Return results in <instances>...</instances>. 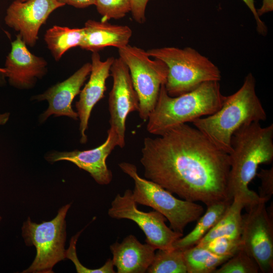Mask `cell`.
Returning <instances> with one entry per match:
<instances>
[{"mask_svg": "<svg viewBox=\"0 0 273 273\" xmlns=\"http://www.w3.org/2000/svg\"><path fill=\"white\" fill-rule=\"evenodd\" d=\"M132 196L127 189L123 194H118L111 203L108 215L114 219H127L134 222L146 236V243L156 249H173V243L183 236L167 226L166 218L156 210L144 212L138 208Z\"/></svg>", "mask_w": 273, "mask_h": 273, "instance_id": "cell-9", "label": "cell"}, {"mask_svg": "<svg viewBox=\"0 0 273 273\" xmlns=\"http://www.w3.org/2000/svg\"><path fill=\"white\" fill-rule=\"evenodd\" d=\"M61 207L51 220L37 223L28 217L22 226V236L27 246H34L36 253L31 265L22 273H53L54 266L66 258V216L71 207Z\"/></svg>", "mask_w": 273, "mask_h": 273, "instance_id": "cell-7", "label": "cell"}, {"mask_svg": "<svg viewBox=\"0 0 273 273\" xmlns=\"http://www.w3.org/2000/svg\"><path fill=\"white\" fill-rule=\"evenodd\" d=\"M113 57L102 61L98 52H93L89 78L79 93V100L75 103L79 119L80 142L87 141L85 131L88 128L89 118L95 105L104 96L107 79L110 75V69L114 61Z\"/></svg>", "mask_w": 273, "mask_h": 273, "instance_id": "cell-16", "label": "cell"}, {"mask_svg": "<svg viewBox=\"0 0 273 273\" xmlns=\"http://www.w3.org/2000/svg\"><path fill=\"white\" fill-rule=\"evenodd\" d=\"M118 50L138 96L139 116L146 121L156 104L161 86L166 81L167 67L162 61L151 59L147 51L139 47L128 44Z\"/></svg>", "mask_w": 273, "mask_h": 273, "instance_id": "cell-8", "label": "cell"}, {"mask_svg": "<svg viewBox=\"0 0 273 273\" xmlns=\"http://www.w3.org/2000/svg\"><path fill=\"white\" fill-rule=\"evenodd\" d=\"M6 73V70L4 68H0V74L5 76Z\"/></svg>", "mask_w": 273, "mask_h": 273, "instance_id": "cell-34", "label": "cell"}, {"mask_svg": "<svg viewBox=\"0 0 273 273\" xmlns=\"http://www.w3.org/2000/svg\"><path fill=\"white\" fill-rule=\"evenodd\" d=\"M273 10V0H263L261 7L256 9L258 15L260 17L265 13Z\"/></svg>", "mask_w": 273, "mask_h": 273, "instance_id": "cell-32", "label": "cell"}, {"mask_svg": "<svg viewBox=\"0 0 273 273\" xmlns=\"http://www.w3.org/2000/svg\"><path fill=\"white\" fill-rule=\"evenodd\" d=\"M225 98L219 81H208L176 97L167 94L163 84L156 104L147 119L149 133L158 135L176 126L211 115L222 106Z\"/></svg>", "mask_w": 273, "mask_h": 273, "instance_id": "cell-4", "label": "cell"}, {"mask_svg": "<svg viewBox=\"0 0 273 273\" xmlns=\"http://www.w3.org/2000/svg\"><path fill=\"white\" fill-rule=\"evenodd\" d=\"M231 149L229 193L232 199H241L246 208L263 200L248 186L259 165L273 160V124L262 127L260 122H254L242 126L232 135Z\"/></svg>", "mask_w": 273, "mask_h": 273, "instance_id": "cell-2", "label": "cell"}, {"mask_svg": "<svg viewBox=\"0 0 273 273\" xmlns=\"http://www.w3.org/2000/svg\"><path fill=\"white\" fill-rule=\"evenodd\" d=\"M91 67L90 63H86L64 81L54 85L41 94L32 97L33 100H47L49 103L48 108L40 115L41 122L52 115L78 119V114L73 109L72 103L74 98L79 94L90 73Z\"/></svg>", "mask_w": 273, "mask_h": 273, "instance_id": "cell-15", "label": "cell"}, {"mask_svg": "<svg viewBox=\"0 0 273 273\" xmlns=\"http://www.w3.org/2000/svg\"><path fill=\"white\" fill-rule=\"evenodd\" d=\"M256 175L261 180L258 195L267 202L273 194V167L267 169L261 168Z\"/></svg>", "mask_w": 273, "mask_h": 273, "instance_id": "cell-28", "label": "cell"}, {"mask_svg": "<svg viewBox=\"0 0 273 273\" xmlns=\"http://www.w3.org/2000/svg\"><path fill=\"white\" fill-rule=\"evenodd\" d=\"M245 207V204L241 199L233 198L222 216L197 245H203L221 237L240 239L243 220L241 212Z\"/></svg>", "mask_w": 273, "mask_h": 273, "instance_id": "cell-19", "label": "cell"}, {"mask_svg": "<svg viewBox=\"0 0 273 273\" xmlns=\"http://www.w3.org/2000/svg\"><path fill=\"white\" fill-rule=\"evenodd\" d=\"M197 245L203 246L219 256H232L241 249V242L240 239L221 237Z\"/></svg>", "mask_w": 273, "mask_h": 273, "instance_id": "cell-27", "label": "cell"}, {"mask_svg": "<svg viewBox=\"0 0 273 273\" xmlns=\"http://www.w3.org/2000/svg\"><path fill=\"white\" fill-rule=\"evenodd\" d=\"M261 200L246 208L242 215L241 249L257 262L260 272L273 271L272 219L267 211L265 203Z\"/></svg>", "mask_w": 273, "mask_h": 273, "instance_id": "cell-10", "label": "cell"}, {"mask_svg": "<svg viewBox=\"0 0 273 273\" xmlns=\"http://www.w3.org/2000/svg\"><path fill=\"white\" fill-rule=\"evenodd\" d=\"M65 5L72 6L77 8H84L91 5H95L96 0H57Z\"/></svg>", "mask_w": 273, "mask_h": 273, "instance_id": "cell-31", "label": "cell"}, {"mask_svg": "<svg viewBox=\"0 0 273 273\" xmlns=\"http://www.w3.org/2000/svg\"><path fill=\"white\" fill-rule=\"evenodd\" d=\"M64 6L57 0H15L7 9L5 23L19 32L27 46L33 47L50 14Z\"/></svg>", "mask_w": 273, "mask_h": 273, "instance_id": "cell-12", "label": "cell"}, {"mask_svg": "<svg viewBox=\"0 0 273 273\" xmlns=\"http://www.w3.org/2000/svg\"><path fill=\"white\" fill-rule=\"evenodd\" d=\"M118 145L116 134L109 128L105 142L95 148L84 151H53L47 153L45 158L50 163L59 161L71 162L88 172L98 184L107 185L111 182L113 174L107 165L106 160Z\"/></svg>", "mask_w": 273, "mask_h": 273, "instance_id": "cell-13", "label": "cell"}, {"mask_svg": "<svg viewBox=\"0 0 273 273\" xmlns=\"http://www.w3.org/2000/svg\"><path fill=\"white\" fill-rule=\"evenodd\" d=\"M118 166L133 180L132 196L135 202L161 213L169 221L173 231L183 234L188 224L197 220L203 214L204 208L201 205L178 199L157 184L140 176L133 164L122 162Z\"/></svg>", "mask_w": 273, "mask_h": 273, "instance_id": "cell-6", "label": "cell"}, {"mask_svg": "<svg viewBox=\"0 0 273 273\" xmlns=\"http://www.w3.org/2000/svg\"><path fill=\"white\" fill-rule=\"evenodd\" d=\"M113 85L108 99L110 129L116 134L118 146L125 145L126 120L129 114L139 111V100L128 69L120 58H114L110 69Z\"/></svg>", "mask_w": 273, "mask_h": 273, "instance_id": "cell-11", "label": "cell"}, {"mask_svg": "<svg viewBox=\"0 0 273 273\" xmlns=\"http://www.w3.org/2000/svg\"><path fill=\"white\" fill-rule=\"evenodd\" d=\"M21 1H26L27 0H21Z\"/></svg>", "mask_w": 273, "mask_h": 273, "instance_id": "cell-36", "label": "cell"}, {"mask_svg": "<svg viewBox=\"0 0 273 273\" xmlns=\"http://www.w3.org/2000/svg\"><path fill=\"white\" fill-rule=\"evenodd\" d=\"M147 52L150 57L166 65L168 73L165 87L171 97L191 92L204 82L221 79L218 67L191 47H166L150 49Z\"/></svg>", "mask_w": 273, "mask_h": 273, "instance_id": "cell-5", "label": "cell"}, {"mask_svg": "<svg viewBox=\"0 0 273 273\" xmlns=\"http://www.w3.org/2000/svg\"><path fill=\"white\" fill-rule=\"evenodd\" d=\"M232 202L217 203L207 207L206 212L199 218L194 229L177 239L173 243V248L183 250L196 245L218 221Z\"/></svg>", "mask_w": 273, "mask_h": 273, "instance_id": "cell-20", "label": "cell"}, {"mask_svg": "<svg viewBox=\"0 0 273 273\" xmlns=\"http://www.w3.org/2000/svg\"><path fill=\"white\" fill-rule=\"evenodd\" d=\"M266 118L256 92L255 77L249 73L236 92L225 96L218 110L192 123L215 145L229 154L232 150V137L236 130L252 122L265 121Z\"/></svg>", "mask_w": 273, "mask_h": 273, "instance_id": "cell-3", "label": "cell"}, {"mask_svg": "<svg viewBox=\"0 0 273 273\" xmlns=\"http://www.w3.org/2000/svg\"><path fill=\"white\" fill-rule=\"evenodd\" d=\"M140 162L144 176L171 193L207 207L232 201L229 154L187 123L144 139Z\"/></svg>", "mask_w": 273, "mask_h": 273, "instance_id": "cell-1", "label": "cell"}, {"mask_svg": "<svg viewBox=\"0 0 273 273\" xmlns=\"http://www.w3.org/2000/svg\"><path fill=\"white\" fill-rule=\"evenodd\" d=\"M95 5L104 22L121 19L131 11L130 0H96Z\"/></svg>", "mask_w": 273, "mask_h": 273, "instance_id": "cell-25", "label": "cell"}, {"mask_svg": "<svg viewBox=\"0 0 273 273\" xmlns=\"http://www.w3.org/2000/svg\"><path fill=\"white\" fill-rule=\"evenodd\" d=\"M149 0H130L131 13L133 18L139 23L145 22L146 9Z\"/></svg>", "mask_w": 273, "mask_h": 273, "instance_id": "cell-29", "label": "cell"}, {"mask_svg": "<svg viewBox=\"0 0 273 273\" xmlns=\"http://www.w3.org/2000/svg\"><path fill=\"white\" fill-rule=\"evenodd\" d=\"M147 272L149 273H187L183 251L157 249Z\"/></svg>", "mask_w": 273, "mask_h": 273, "instance_id": "cell-23", "label": "cell"}, {"mask_svg": "<svg viewBox=\"0 0 273 273\" xmlns=\"http://www.w3.org/2000/svg\"><path fill=\"white\" fill-rule=\"evenodd\" d=\"M10 115V114L9 112L0 114V125H4L8 122Z\"/></svg>", "mask_w": 273, "mask_h": 273, "instance_id": "cell-33", "label": "cell"}, {"mask_svg": "<svg viewBox=\"0 0 273 273\" xmlns=\"http://www.w3.org/2000/svg\"><path fill=\"white\" fill-rule=\"evenodd\" d=\"M82 230L78 232L73 236L70 240V245L66 252V258L71 260L74 263L76 272L78 273H114L116 272L114 269V265L112 259L109 258L105 264L98 268H89L80 263L78 259L76 244L79 236Z\"/></svg>", "mask_w": 273, "mask_h": 273, "instance_id": "cell-26", "label": "cell"}, {"mask_svg": "<svg viewBox=\"0 0 273 273\" xmlns=\"http://www.w3.org/2000/svg\"><path fill=\"white\" fill-rule=\"evenodd\" d=\"M110 249L117 273L146 272L157 250L147 243H141L133 235L127 236L121 243L115 242Z\"/></svg>", "mask_w": 273, "mask_h": 273, "instance_id": "cell-17", "label": "cell"}, {"mask_svg": "<svg viewBox=\"0 0 273 273\" xmlns=\"http://www.w3.org/2000/svg\"><path fill=\"white\" fill-rule=\"evenodd\" d=\"M48 63L42 57L32 54L18 34L11 43V50L6 57L5 76L12 86L19 89L34 86L37 80L47 72Z\"/></svg>", "mask_w": 273, "mask_h": 273, "instance_id": "cell-14", "label": "cell"}, {"mask_svg": "<svg viewBox=\"0 0 273 273\" xmlns=\"http://www.w3.org/2000/svg\"><path fill=\"white\" fill-rule=\"evenodd\" d=\"M182 251L187 273H213L232 257L216 255L205 247L197 245Z\"/></svg>", "mask_w": 273, "mask_h": 273, "instance_id": "cell-22", "label": "cell"}, {"mask_svg": "<svg viewBox=\"0 0 273 273\" xmlns=\"http://www.w3.org/2000/svg\"><path fill=\"white\" fill-rule=\"evenodd\" d=\"M79 47L92 52L108 47L119 49L128 44L132 31L126 25H113L104 21L88 20L84 24Z\"/></svg>", "mask_w": 273, "mask_h": 273, "instance_id": "cell-18", "label": "cell"}, {"mask_svg": "<svg viewBox=\"0 0 273 273\" xmlns=\"http://www.w3.org/2000/svg\"><path fill=\"white\" fill-rule=\"evenodd\" d=\"M83 35V28L54 25L46 31L44 39L54 59L58 61L68 50L79 47Z\"/></svg>", "mask_w": 273, "mask_h": 273, "instance_id": "cell-21", "label": "cell"}, {"mask_svg": "<svg viewBox=\"0 0 273 273\" xmlns=\"http://www.w3.org/2000/svg\"><path fill=\"white\" fill-rule=\"evenodd\" d=\"M260 272L256 261L243 250L222 263L213 273H258Z\"/></svg>", "mask_w": 273, "mask_h": 273, "instance_id": "cell-24", "label": "cell"}, {"mask_svg": "<svg viewBox=\"0 0 273 273\" xmlns=\"http://www.w3.org/2000/svg\"><path fill=\"white\" fill-rule=\"evenodd\" d=\"M250 10L252 13L257 25V30L258 33L262 35H265L267 34V28L265 23L260 19L258 15L256 9L255 7L254 0H242Z\"/></svg>", "mask_w": 273, "mask_h": 273, "instance_id": "cell-30", "label": "cell"}, {"mask_svg": "<svg viewBox=\"0 0 273 273\" xmlns=\"http://www.w3.org/2000/svg\"><path fill=\"white\" fill-rule=\"evenodd\" d=\"M2 219V216L0 215V222L1 221Z\"/></svg>", "mask_w": 273, "mask_h": 273, "instance_id": "cell-35", "label": "cell"}]
</instances>
